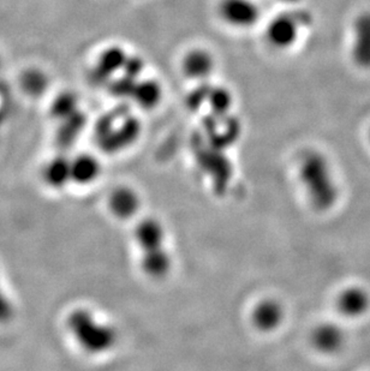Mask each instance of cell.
<instances>
[{"mask_svg":"<svg viewBox=\"0 0 370 371\" xmlns=\"http://www.w3.org/2000/svg\"><path fill=\"white\" fill-rule=\"evenodd\" d=\"M66 326L77 344L87 352H106L117 341L115 330L98 321L96 316L86 309L71 311Z\"/></svg>","mask_w":370,"mask_h":371,"instance_id":"6da1fadb","label":"cell"},{"mask_svg":"<svg viewBox=\"0 0 370 371\" xmlns=\"http://www.w3.org/2000/svg\"><path fill=\"white\" fill-rule=\"evenodd\" d=\"M301 178L315 207L327 209L336 202V186L324 156L317 153H308L303 156Z\"/></svg>","mask_w":370,"mask_h":371,"instance_id":"7a4b0ae2","label":"cell"},{"mask_svg":"<svg viewBox=\"0 0 370 371\" xmlns=\"http://www.w3.org/2000/svg\"><path fill=\"white\" fill-rule=\"evenodd\" d=\"M140 131L138 119L123 112L106 114L96 126L98 142L106 152H118L128 147L138 138Z\"/></svg>","mask_w":370,"mask_h":371,"instance_id":"3957f363","label":"cell"},{"mask_svg":"<svg viewBox=\"0 0 370 371\" xmlns=\"http://www.w3.org/2000/svg\"><path fill=\"white\" fill-rule=\"evenodd\" d=\"M215 14L225 27L245 31L259 24L262 9L256 0H217Z\"/></svg>","mask_w":370,"mask_h":371,"instance_id":"277c9868","label":"cell"},{"mask_svg":"<svg viewBox=\"0 0 370 371\" xmlns=\"http://www.w3.org/2000/svg\"><path fill=\"white\" fill-rule=\"evenodd\" d=\"M217 56L206 46L196 45L187 49L180 59V73L194 83H203L217 71Z\"/></svg>","mask_w":370,"mask_h":371,"instance_id":"5b68a950","label":"cell"},{"mask_svg":"<svg viewBox=\"0 0 370 371\" xmlns=\"http://www.w3.org/2000/svg\"><path fill=\"white\" fill-rule=\"evenodd\" d=\"M301 29V23L294 16L279 14L269 19L264 28V41L271 49L287 51L297 44Z\"/></svg>","mask_w":370,"mask_h":371,"instance_id":"8992f818","label":"cell"},{"mask_svg":"<svg viewBox=\"0 0 370 371\" xmlns=\"http://www.w3.org/2000/svg\"><path fill=\"white\" fill-rule=\"evenodd\" d=\"M350 54L359 68L370 70V12L357 16L352 24Z\"/></svg>","mask_w":370,"mask_h":371,"instance_id":"52a82bcc","label":"cell"},{"mask_svg":"<svg viewBox=\"0 0 370 371\" xmlns=\"http://www.w3.org/2000/svg\"><path fill=\"white\" fill-rule=\"evenodd\" d=\"M197 159L203 170H206L207 173L214 179L215 189L222 193L232 176V166L229 159L224 156L222 151L210 146L208 151H200L197 153Z\"/></svg>","mask_w":370,"mask_h":371,"instance_id":"ba28073f","label":"cell"},{"mask_svg":"<svg viewBox=\"0 0 370 371\" xmlns=\"http://www.w3.org/2000/svg\"><path fill=\"white\" fill-rule=\"evenodd\" d=\"M129 54L123 46L112 45L103 49L96 57L94 75L108 78L120 73L125 65Z\"/></svg>","mask_w":370,"mask_h":371,"instance_id":"9c48e42d","label":"cell"},{"mask_svg":"<svg viewBox=\"0 0 370 371\" xmlns=\"http://www.w3.org/2000/svg\"><path fill=\"white\" fill-rule=\"evenodd\" d=\"M135 238L142 254L165 248V230L160 221L153 218L142 220L135 231Z\"/></svg>","mask_w":370,"mask_h":371,"instance_id":"30bf717a","label":"cell"},{"mask_svg":"<svg viewBox=\"0 0 370 371\" xmlns=\"http://www.w3.org/2000/svg\"><path fill=\"white\" fill-rule=\"evenodd\" d=\"M108 205L111 212L119 219H129L140 208V197L130 188H118L110 196Z\"/></svg>","mask_w":370,"mask_h":371,"instance_id":"8fae6325","label":"cell"},{"mask_svg":"<svg viewBox=\"0 0 370 371\" xmlns=\"http://www.w3.org/2000/svg\"><path fill=\"white\" fill-rule=\"evenodd\" d=\"M101 172V166L94 156L82 154L70 160V179L71 182L86 186L96 181Z\"/></svg>","mask_w":370,"mask_h":371,"instance_id":"7c38bea8","label":"cell"},{"mask_svg":"<svg viewBox=\"0 0 370 371\" xmlns=\"http://www.w3.org/2000/svg\"><path fill=\"white\" fill-rule=\"evenodd\" d=\"M130 98L134 100L135 103L145 110H152L157 107L163 98V87L157 80H138L135 83Z\"/></svg>","mask_w":370,"mask_h":371,"instance_id":"4fadbf2b","label":"cell"},{"mask_svg":"<svg viewBox=\"0 0 370 371\" xmlns=\"http://www.w3.org/2000/svg\"><path fill=\"white\" fill-rule=\"evenodd\" d=\"M142 268L148 277L159 279L164 278L171 269V258L168 250L163 248L159 250L142 254Z\"/></svg>","mask_w":370,"mask_h":371,"instance_id":"5bb4252c","label":"cell"},{"mask_svg":"<svg viewBox=\"0 0 370 371\" xmlns=\"http://www.w3.org/2000/svg\"><path fill=\"white\" fill-rule=\"evenodd\" d=\"M282 311L273 300H264L254 309L252 322L261 330H274L282 321Z\"/></svg>","mask_w":370,"mask_h":371,"instance_id":"9a60e30c","label":"cell"},{"mask_svg":"<svg viewBox=\"0 0 370 371\" xmlns=\"http://www.w3.org/2000/svg\"><path fill=\"white\" fill-rule=\"evenodd\" d=\"M338 307L345 315L357 316L369 307V297L361 288H349L340 295Z\"/></svg>","mask_w":370,"mask_h":371,"instance_id":"2e32d148","label":"cell"},{"mask_svg":"<svg viewBox=\"0 0 370 371\" xmlns=\"http://www.w3.org/2000/svg\"><path fill=\"white\" fill-rule=\"evenodd\" d=\"M43 179L52 188H61L70 179V160L65 158H56L48 161L43 168Z\"/></svg>","mask_w":370,"mask_h":371,"instance_id":"e0dca14e","label":"cell"},{"mask_svg":"<svg viewBox=\"0 0 370 371\" xmlns=\"http://www.w3.org/2000/svg\"><path fill=\"white\" fill-rule=\"evenodd\" d=\"M313 341L317 349H320L321 351L333 352L339 349L340 345L343 342V334L339 328L333 325H324L315 330Z\"/></svg>","mask_w":370,"mask_h":371,"instance_id":"ac0fdd59","label":"cell"},{"mask_svg":"<svg viewBox=\"0 0 370 371\" xmlns=\"http://www.w3.org/2000/svg\"><path fill=\"white\" fill-rule=\"evenodd\" d=\"M206 103L210 106L212 114H229L232 108V93L225 87H210L207 93Z\"/></svg>","mask_w":370,"mask_h":371,"instance_id":"d6986e66","label":"cell"},{"mask_svg":"<svg viewBox=\"0 0 370 371\" xmlns=\"http://www.w3.org/2000/svg\"><path fill=\"white\" fill-rule=\"evenodd\" d=\"M22 86L29 94H38L47 87V76L45 72L31 68L22 76Z\"/></svg>","mask_w":370,"mask_h":371,"instance_id":"ffe728a7","label":"cell"},{"mask_svg":"<svg viewBox=\"0 0 370 371\" xmlns=\"http://www.w3.org/2000/svg\"><path fill=\"white\" fill-rule=\"evenodd\" d=\"M75 107H76V98H73V95L65 94L58 96L57 100L54 101L53 112L54 116L61 119H68L71 117L75 112Z\"/></svg>","mask_w":370,"mask_h":371,"instance_id":"44dd1931","label":"cell"},{"mask_svg":"<svg viewBox=\"0 0 370 371\" xmlns=\"http://www.w3.org/2000/svg\"><path fill=\"white\" fill-rule=\"evenodd\" d=\"M14 308L0 285V323H6L11 320Z\"/></svg>","mask_w":370,"mask_h":371,"instance_id":"7402d4cb","label":"cell"}]
</instances>
